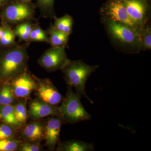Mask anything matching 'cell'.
<instances>
[{
	"instance_id": "6da1fadb",
	"label": "cell",
	"mask_w": 151,
	"mask_h": 151,
	"mask_svg": "<svg viewBox=\"0 0 151 151\" xmlns=\"http://www.w3.org/2000/svg\"><path fill=\"white\" fill-rule=\"evenodd\" d=\"M28 45H14L0 55V80L9 82L26 70Z\"/></svg>"
},
{
	"instance_id": "7a4b0ae2",
	"label": "cell",
	"mask_w": 151,
	"mask_h": 151,
	"mask_svg": "<svg viewBox=\"0 0 151 151\" xmlns=\"http://www.w3.org/2000/svg\"><path fill=\"white\" fill-rule=\"evenodd\" d=\"M99 67L98 65H89L81 60H69L61 69L68 85L75 88L76 94L80 97L86 98L90 103L93 101L86 94L85 86L87 79Z\"/></svg>"
},
{
	"instance_id": "3957f363",
	"label": "cell",
	"mask_w": 151,
	"mask_h": 151,
	"mask_svg": "<svg viewBox=\"0 0 151 151\" xmlns=\"http://www.w3.org/2000/svg\"><path fill=\"white\" fill-rule=\"evenodd\" d=\"M102 21L109 37L113 42L132 53L140 50L139 32L129 27L102 17Z\"/></svg>"
},
{
	"instance_id": "277c9868",
	"label": "cell",
	"mask_w": 151,
	"mask_h": 151,
	"mask_svg": "<svg viewBox=\"0 0 151 151\" xmlns=\"http://www.w3.org/2000/svg\"><path fill=\"white\" fill-rule=\"evenodd\" d=\"M80 98L76 92H73L72 87L67 85L65 98L58 107L63 122L73 124L91 119V115L84 109Z\"/></svg>"
},
{
	"instance_id": "5b68a950",
	"label": "cell",
	"mask_w": 151,
	"mask_h": 151,
	"mask_svg": "<svg viewBox=\"0 0 151 151\" xmlns=\"http://www.w3.org/2000/svg\"><path fill=\"white\" fill-rule=\"evenodd\" d=\"M35 7L29 3L14 2L8 5L4 9L2 15L9 23L18 24L33 18Z\"/></svg>"
},
{
	"instance_id": "8992f818",
	"label": "cell",
	"mask_w": 151,
	"mask_h": 151,
	"mask_svg": "<svg viewBox=\"0 0 151 151\" xmlns=\"http://www.w3.org/2000/svg\"><path fill=\"white\" fill-rule=\"evenodd\" d=\"M101 13L102 17L129 27L139 32L142 30L132 20L122 0L109 1L102 9Z\"/></svg>"
},
{
	"instance_id": "52a82bcc",
	"label": "cell",
	"mask_w": 151,
	"mask_h": 151,
	"mask_svg": "<svg viewBox=\"0 0 151 151\" xmlns=\"http://www.w3.org/2000/svg\"><path fill=\"white\" fill-rule=\"evenodd\" d=\"M64 47L48 49L40 58L38 63L48 72L61 70L69 60Z\"/></svg>"
},
{
	"instance_id": "ba28073f",
	"label": "cell",
	"mask_w": 151,
	"mask_h": 151,
	"mask_svg": "<svg viewBox=\"0 0 151 151\" xmlns=\"http://www.w3.org/2000/svg\"><path fill=\"white\" fill-rule=\"evenodd\" d=\"M10 84L14 95L16 98L28 99L33 91L35 90L37 82L27 70L11 80Z\"/></svg>"
},
{
	"instance_id": "9c48e42d",
	"label": "cell",
	"mask_w": 151,
	"mask_h": 151,
	"mask_svg": "<svg viewBox=\"0 0 151 151\" xmlns=\"http://www.w3.org/2000/svg\"><path fill=\"white\" fill-rule=\"evenodd\" d=\"M132 20L141 29L148 20L147 6L143 0H122Z\"/></svg>"
},
{
	"instance_id": "30bf717a",
	"label": "cell",
	"mask_w": 151,
	"mask_h": 151,
	"mask_svg": "<svg viewBox=\"0 0 151 151\" xmlns=\"http://www.w3.org/2000/svg\"><path fill=\"white\" fill-rule=\"evenodd\" d=\"M37 82L35 90L39 99L55 106L61 103L63 97L49 80L41 79Z\"/></svg>"
},
{
	"instance_id": "8fae6325",
	"label": "cell",
	"mask_w": 151,
	"mask_h": 151,
	"mask_svg": "<svg viewBox=\"0 0 151 151\" xmlns=\"http://www.w3.org/2000/svg\"><path fill=\"white\" fill-rule=\"evenodd\" d=\"M63 121L58 116L50 118L44 127V139L49 149L54 150L59 141L60 129Z\"/></svg>"
},
{
	"instance_id": "7c38bea8",
	"label": "cell",
	"mask_w": 151,
	"mask_h": 151,
	"mask_svg": "<svg viewBox=\"0 0 151 151\" xmlns=\"http://www.w3.org/2000/svg\"><path fill=\"white\" fill-rule=\"evenodd\" d=\"M29 112L30 116L34 119H40L49 116H58L60 118L58 108L39 99L34 100L30 103Z\"/></svg>"
},
{
	"instance_id": "4fadbf2b",
	"label": "cell",
	"mask_w": 151,
	"mask_h": 151,
	"mask_svg": "<svg viewBox=\"0 0 151 151\" xmlns=\"http://www.w3.org/2000/svg\"><path fill=\"white\" fill-rule=\"evenodd\" d=\"M22 134L27 140L37 142L44 139V127L38 122L30 123L24 128Z\"/></svg>"
},
{
	"instance_id": "5bb4252c",
	"label": "cell",
	"mask_w": 151,
	"mask_h": 151,
	"mask_svg": "<svg viewBox=\"0 0 151 151\" xmlns=\"http://www.w3.org/2000/svg\"><path fill=\"white\" fill-rule=\"evenodd\" d=\"M94 150V146L92 143L77 140L60 143L57 148V150L62 151H92Z\"/></svg>"
},
{
	"instance_id": "9a60e30c",
	"label": "cell",
	"mask_w": 151,
	"mask_h": 151,
	"mask_svg": "<svg viewBox=\"0 0 151 151\" xmlns=\"http://www.w3.org/2000/svg\"><path fill=\"white\" fill-rule=\"evenodd\" d=\"M48 43L51 47H66L68 42L69 36L58 30L51 25L48 29Z\"/></svg>"
},
{
	"instance_id": "2e32d148",
	"label": "cell",
	"mask_w": 151,
	"mask_h": 151,
	"mask_svg": "<svg viewBox=\"0 0 151 151\" xmlns=\"http://www.w3.org/2000/svg\"><path fill=\"white\" fill-rule=\"evenodd\" d=\"M1 120L4 124L10 125L14 128H19L22 125L17 120L14 111V105H0Z\"/></svg>"
},
{
	"instance_id": "e0dca14e",
	"label": "cell",
	"mask_w": 151,
	"mask_h": 151,
	"mask_svg": "<svg viewBox=\"0 0 151 151\" xmlns=\"http://www.w3.org/2000/svg\"><path fill=\"white\" fill-rule=\"evenodd\" d=\"M53 18L55 21L53 26L56 29L68 36L71 34L73 24L72 17L66 14L61 17L57 18L54 16Z\"/></svg>"
},
{
	"instance_id": "ac0fdd59",
	"label": "cell",
	"mask_w": 151,
	"mask_h": 151,
	"mask_svg": "<svg viewBox=\"0 0 151 151\" xmlns=\"http://www.w3.org/2000/svg\"><path fill=\"white\" fill-rule=\"evenodd\" d=\"M5 82L0 88V105H12L16 98L10 84Z\"/></svg>"
},
{
	"instance_id": "d6986e66",
	"label": "cell",
	"mask_w": 151,
	"mask_h": 151,
	"mask_svg": "<svg viewBox=\"0 0 151 151\" xmlns=\"http://www.w3.org/2000/svg\"><path fill=\"white\" fill-rule=\"evenodd\" d=\"M33 26L27 22L19 24L14 30L15 35L18 37L21 40L29 41L30 33Z\"/></svg>"
},
{
	"instance_id": "ffe728a7",
	"label": "cell",
	"mask_w": 151,
	"mask_h": 151,
	"mask_svg": "<svg viewBox=\"0 0 151 151\" xmlns=\"http://www.w3.org/2000/svg\"><path fill=\"white\" fill-rule=\"evenodd\" d=\"M139 42L140 50H150L151 49V28L145 27L139 32Z\"/></svg>"
},
{
	"instance_id": "44dd1931",
	"label": "cell",
	"mask_w": 151,
	"mask_h": 151,
	"mask_svg": "<svg viewBox=\"0 0 151 151\" xmlns=\"http://www.w3.org/2000/svg\"><path fill=\"white\" fill-rule=\"evenodd\" d=\"M14 108L17 120L22 125L24 124L27 121L28 117L26 100H22L14 105Z\"/></svg>"
},
{
	"instance_id": "7402d4cb",
	"label": "cell",
	"mask_w": 151,
	"mask_h": 151,
	"mask_svg": "<svg viewBox=\"0 0 151 151\" xmlns=\"http://www.w3.org/2000/svg\"><path fill=\"white\" fill-rule=\"evenodd\" d=\"M54 0H37V6L42 14L45 17L55 16L53 10Z\"/></svg>"
},
{
	"instance_id": "603a6c76",
	"label": "cell",
	"mask_w": 151,
	"mask_h": 151,
	"mask_svg": "<svg viewBox=\"0 0 151 151\" xmlns=\"http://www.w3.org/2000/svg\"><path fill=\"white\" fill-rule=\"evenodd\" d=\"M43 42L48 43L47 34L38 25L35 26L30 33L29 41Z\"/></svg>"
},
{
	"instance_id": "cb8c5ba5",
	"label": "cell",
	"mask_w": 151,
	"mask_h": 151,
	"mask_svg": "<svg viewBox=\"0 0 151 151\" xmlns=\"http://www.w3.org/2000/svg\"><path fill=\"white\" fill-rule=\"evenodd\" d=\"M1 37L0 40V44L3 46L14 45L15 35L14 31L8 27H3Z\"/></svg>"
},
{
	"instance_id": "d4e9b609",
	"label": "cell",
	"mask_w": 151,
	"mask_h": 151,
	"mask_svg": "<svg viewBox=\"0 0 151 151\" xmlns=\"http://www.w3.org/2000/svg\"><path fill=\"white\" fill-rule=\"evenodd\" d=\"M20 142L13 138L0 140V151H14L19 149Z\"/></svg>"
},
{
	"instance_id": "484cf974",
	"label": "cell",
	"mask_w": 151,
	"mask_h": 151,
	"mask_svg": "<svg viewBox=\"0 0 151 151\" xmlns=\"http://www.w3.org/2000/svg\"><path fill=\"white\" fill-rule=\"evenodd\" d=\"M15 132L12 127L4 124L0 126V140L13 137Z\"/></svg>"
},
{
	"instance_id": "4316f807",
	"label": "cell",
	"mask_w": 151,
	"mask_h": 151,
	"mask_svg": "<svg viewBox=\"0 0 151 151\" xmlns=\"http://www.w3.org/2000/svg\"><path fill=\"white\" fill-rule=\"evenodd\" d=\"M19 150L21 151H40L41 150V148L38 144L24 143L20 145Z\"/></svg>"
},
{
	"instance_id": "83f0119b",
	"label": "cell",
	"mask_w": 151,
	"mask_h": 151,
	"mask_svg": "<svg viewBox=\"0 0 151 151\" xmlns=\"http://www.w3.org/2000/svg\"><path fill=\"white\" fill-rule=\"evenodd\" d=\"M9 0H0V7L8 2Z\"/></svg>"
},
{
	"instance_id": "f1b7e54d",
	"label": "cell",
	"mask_w": 151,
	"mask_h": 151,
	"mask_svg": "<svg viewBox=\"0 0 151 151\" xmlns=\"http://www.w3.org/2000/svg\"><path fill=\"white\" fill-rule=\"evenodd\" d=\"M32 0H19V1L24 3H29Z\"/></svg>"
},
{
	"instance_id": "f546056e",
	"label": "cell",
	"mask_w": 151,
	"mask_h": 151,
	"mask_svg": "<svg viewBox=\"0 0 151 151\" xmlns=\"http://www.w3.org/2000/svg\"><path fill=\"white\" fill-rule=\"evenodd\" d=\"M3 28V27H0V40L1 37L2 33Z\"/></svg>"
},
{
	"instance_id": "4dcf8cb0",
	"label": "cell",
	"mask_w": 151,
	"mask_h": 151,
	"mask_svg": "<svg viewBox=\"0 0 151 151\" xmlns=\"http://www.w3.org/2000/svg\"><path fill=\"white\" fill-rule=\"evenodd\" d=\"M1 120V114H0V120Z\"/></svg>"
}]
</instances>
